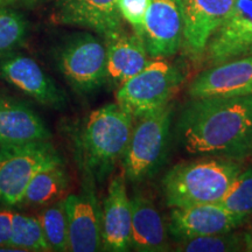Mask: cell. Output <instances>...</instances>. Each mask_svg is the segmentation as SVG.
<instances>
[{
    "mask_svg": "<svg viewBox=\"0 0 252 252\" xmlns=\"http://www.w3.org/2000/svg\"><path fill=\"white\" fill-rule=\"evenodd\" d=\"M176 135L193 156H248L252 151V94L194 99L179 118Z\"/></svg>",
    "mask_w": 252,
    "mask_h": 252,
    "instance_id": "6da1fadb",
    "label": "cell"
},
{
    "mask_svg": "<svg viewBox=\"0 0 252 252\" xmlns=\"http://www.w3.org/2000/svg\"><path fill=\"white\" fill-rule=\"evenodd\" d=\"M133 121L130 113L117 103L106 104L84 119L75 134V149L81 168L102 182L113 171L116 163L125 156Z\"/></svg>",
    "mask_w": 252,
    "mask_h": 252,
    "instance_id": "7a4b0ae2",
    "label": "cell"
},
{
    "mask_svg": "<svg viewBox=\"0 0 252 252\" xmlns=\"http://www.w3.org/2000/svg\"><path fill=\"white\" fill-rule=\"evenodd\" d=\"M241 172V165L228 158L210 157L178 163L162 179L166 204L173 209L220 203Z\"/></svg>",
    "mask_w": 252,
    "mask_h": 252,
    "instance_id": "3957f363",
    "label": "cell"
},
{
    "mask_svg": "<svg viewBox=\"0 0 252 252\" xmlns=\"http://www.w3.org/2000/svg\"><path fill=\"white\" fill-rule=\"evenodd\" d=\"M60 163L62 158L49 140L0 145V206H19L32 179Z\"/></svg>",
    "mask_w": 252,
    "mask_h": 252,
    "instance_id": "277c9868",
    "label": "cell"
},
{
    "mask_svg": "<svg viewBox=\"0 0 252 252\" xmlns=\"http://www.w3.org/2000/svg\"><path fill=\"white\" fill-rule=\"evenodd\" d=\"M182 82L184 74L180 69L157 59L118 88L116 103L134 119H139L168 105Z\"/></svg>",
    "mask_w": 252,
    "mask_h": 252,
    "instance_id": "5b68a950",
    "label": "cell"
},
{
    "mask_svg": "<svg viewBox=\"0 0 252 252\" xmlns=\"http://www.w3.org/2000/svg\"><path fill=\"white\" fill-rule=\"evenodd\" d=\"M172 108L166 105L139 118L133 126L130 144L123 158L124 175L128 181L151 178L162 165L168 146Z\"/></svg>",
    "mask_w": 252,
    "mask_h": 252,
    "instance_id": "8992f818",
    "label": "cell"
},
{
    "mask_svg": "<svg viewBox=\"0 0 252 252\" xmlns=\"http://www.w3.org/2000/svg\"><path fill=\"white\" fill-rule=\"evenodd\" d=\"M56 64L75 93L93 94L106 82V46L90 33L74 34L59 47Z\"/></svg>",
    "mask_w": 252,
    "mask_h": 252,
    "instance_id": "52a82bcc",
    "label": "cell"
},
{
    "mask_svg": "<svg viewBox=\"0 0 252 252\" xmlns=\"http://www.w3.org/2000/svg\"><path fill=\"white\" fill-rule=\"evenodd\" d=\"M81 189L65 197L69 229V251L103 250V210L96 194L94 175L82 168Z\"/></svg>",
    "mask_w": 252,
    "mask_h": 252,
    "instance_id": "ba28073f",
    "label": "cell"
},
{
    "mask_svg": "<svg viewBox=\"0 0 252 252\" xmlns=\"http://www.w3.org/2000/svg\"><path fill=\"white\" fill-rule=\"evenodd\" d=\"M140 37L151 58L175 55L184 43V0H151Z\"/></svg>",
    "mask_w": 252,
    "mask_h": 252,
    "instance_id": "9c48e42d",
    "label": "cell"
},
{
    "mask_svg": "<svg viewBox=\"0 0 252 252\" xmlns=\"http://www.w3.org/2000/svg\"><path fill=\"white\" fill-rule=\"evenodd\" d=\"M252 54V0H236L206 48L209 65Z\"/></svg>",
    "mask_w": 252,
    "mask_h": 252,
    "instance_id": "30bf717a",
    "label": "cell"
},
{
    "mask_svg": "<svg viewBox=\"0 0 252 252\" xmlns=\"http://www.w3.org/2000/svg\"><path fill=\"white\" fill-rule=\"evenodd\" d=\"M0 76L37 103L50 109H64L67 94L50 78L36 61L20 54H4L0 58Z\"/></svg>",
    "mask_w": 252,
    "mask_h": 252,
    "instance_id": "8fae6325",
    "label": "cell"
},
{
    "mask_svg": "<svg viewBox=\"0 0 252 252\" xmlns=\"http://www.w3.org/2000/svg\"><path fill=\"white\" fill-rule=\"evenodd\" d=\"M248 219L229 212L220 203L173 208L168 229L178 241L234 231Z\"/></svg>",
    "mask_w": 252,
    "mask_h": 252,
    "instance_id": "7c38bea8",
    "label": "cell"
},
{
    "mask_svg": "<svg viewBox=\"0 0 252 252\" xmlns=\"http://www.w3.org/2000/svg\"><path fill=\"white\" fill-rule=\"evenodd\" d=\"M236 0H184V50L191 61L206 54L210 37L231 11Z\"/></svg>",
    "mask_w": 252,
    "mask_h": 252,
    "instance_id": "4fadbf2b",
    "label": "cell"
},
{
    "mask_svg": "<svg viewBox=\"0 0 252 252\" xmlns=\"http://www.w3.org/2000/svg\"><path fill=\"white\" fill-rule=\"evenodd\" d=\"M188 94L193 99L252 94V54L212 65L191 82Z\"/></svg>",
    "mask_w": 252,
    "mask_h": 252,
    "instance_id": "5bb4252c",
    "label": "cell"
},
{
    "mask_svg": "<svg viewBox=\"0 0 252 252\" xmlns=\"http://www.w3.org/2000/svg\"><path fill=\"white\" fill-rule=\"evenodd\" d=\"M53 19L56 24L94 31L104 39L123 32L117 0H56Z\"/></svg>",
    "mask_w": 252,
    "mask_h": 252,
    "instance_id": "9a60e30c",
    "label": "cell"
},
{
    "mask_svg": "<svg viewBox=\"0 0 252 252\" xmlns=\"http://www.w3.org/2000/svg\"><path fill=\"white\" fill-rule=\"evenodd\" d=\"M132 208L124 173L110 182L103 204V250L124 252L131 249Z\"/></svg>",
    "mask_w": 252,
    "mask_h": 252,
    "instance_id": "2e32d148",
    "label": "cell"
},
{
    "mask_svg": "<svg viewBox=\"0 0 252 252\" xmlns=\"http://www.w3.org/2000/svg\"><path fill=\"white\" fill-rule=\"evenodd\" d=\"M52 132L33 109L0 94V145L49 140Z\"/></svg>",
    "mask_w": 252,
    "mask_h": 252,
    "instance_id": "e0dca14e",
    "label": "cell"
},
{
    "mask_svg": "<svg viewBox=\"0 0 252 252\" xmlns=\"http://www.w3.org/2000/svg\"><path fill=\"white\" fill-rule=\"evenodd\" d=\"M105 41L106 82L118 89L149 64V53L137 34L122 32Z\"/></svg>",
    "mask_w": 252,
    "mask_h": 252,
    "instance_id": "ac0fdd59",
    "label": "cell"
},
{
    "mask_svg": "<svg viewBox=\"0 0 252 252\" xmlns=\"http://www.w3.org/2000/svg\"><path fill=\"white\" fill-rule=\"evenodd\" d=\"M131 248L140 252L168 250L167 226L153 201L137 190L131 198Z\"/></svg>",
    "mask_w": 252,
    "mask_h": 252,
    "instance_id": "d6986e66",
    "label": "cell"
},
{
    "mask_svg": "<svg viewBox=\"0 0 252 252\" xmlns=\"http://www.w3.org/2000/svg\"><path fill=\"white\" fill-rule=\"evenodd\" d=\"M69 187V175L64 165L60 163L42 169L32 179L20 204L49 206L65 198Z\"/></svg>",
    "mask_w": 252,
    "mask_h": 252,
    "instance_id": "ffe728a7",
    "label": "cell"
},
{
    "mask_svg": "<svg viewBox=\"0 0 252 252\" xmlns=\"http://www.w3.org/2000/svg\"><path fill=\"white\" fill-rule=\"evenodd\" d=\"M11 247L21 251H53L37 217L13 213Z\"/></svg>",
    "mask_w": 252,
    "mask_h": 252,
    "instance_id": "44dd1931",
    "label": "cell"
},
{
    "mask_svg": "<svg viewBox=\"0 0 252 252\" xmlns=\"http://www.w3.org/2000/svg\"><path fill=\"white\" fill-rule=\"evenodd\" d=\"M43 232L53 251H69V229L65 198L49 204L37 215Z\"/></svg>",
    "mask_w": 252,
    "mask_h": 252,
    "instance_id": "7402d4cb",
    "label": "cell"
},
{
    "mask_svg": "<svg viewBox=\"0 0 252 252\" xmlns=\"http://www.w3.org/2000/svg\"><path fill=\"white\" fill-rule=\"evenodd\" d=\"M176 251L184 252H234L244 249L243 235L234 234L232 231L225 234L201 236L185 241H179Z\"/></svg>",
    "mask_w": 252,
    "mask_h": 252,
    "instance_id": "603a6c76",
    "label": "cell"
},
{
    "mask_svg": "<svg viewBox=\"0 0 252 252\" xmlns=\"http://www.w3.org/2000/svg\"><path fill=\"white\" fill-rule=\"evenodd\" d=\"M220 203L237 215L252 216V167L236 176Z\"/></svg>",
    "mask_w": 252,
    "mask_h": 252,
    "instance_id": "cb8c5ba5",
    "label": "cell"
},
{
    "mask_svg": "<svg viewBox=\"0 0 252 252\" xmlns=\"http://www.w3.org/2000/svg\"><path fill=\"white\" fill-rule=\"evenodd\" d=\"M26 33L27 23L23 15L11 8H0V55L20 45Z\"/></svg>",
    "mask_w": 252,
    "mask_h": 252,
    "instance_id": "d4e9b609",
    "label": "cell"
},
{
    "mask_svg": "<svg viewBox=\"0 0 252 252\" xmlns=\"http://www.w3.org/2000/svg\"><path fill=\"white\" fill-rule=\"evenodd\" d=\"M151 0H117V7L122 18L133 27L138 36L141 35L145 15Z\"/></svg>",
    "mask_w": 252,
    "mask_h": 252,
    "instance_id": "484cf974",
    "label": "cell"
},
{
    "mask_svg": "<svg viewBox=\"0 0 252 252\" xmlns=\"http://www.w3.org/2000/svg\"><path fill=\"white\" fill-rule=\"evenodd\" d=\"M12 212H0V245L1 247H11L12 237Z\"/></svg>",
    "mask_w": 252,
    "mask_h": 252,
    "instance_id": "4316f807",
    "label": "cell"
},
{
    "mask_svg": "<svg viewBox=\"0 0 252 252\" xmlns=\"http://www.w3.org/2000/svg\"><path fill=\"white\" fill-rule=\"evenodd\" d=\"M46 0H0V8L12 7H27V6L37 5Z\"/></svg>",
    "mask_w": 252,
    "mask_h": 252,
    "instance_id": "83f0119b",
    "label": "cell"
},
{
    "mask_svg": "<svg viewBox=\"0 0 252 252\" xmlns=\"http://www.w3.org/2000/svg\"><path fill=\"white\" fill-rule=\"evenodd\" d=\"M243 241L245 251H252V224L249 226L247 231L243 234Z\"/></svg>",
    "mask_w": 252,
    "mask_h": 252,
    "instance_id": "f1b7e54d",
    "label": "cell"
}]
</instances>
